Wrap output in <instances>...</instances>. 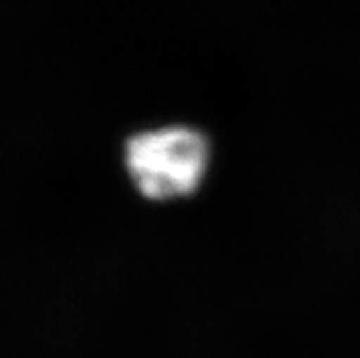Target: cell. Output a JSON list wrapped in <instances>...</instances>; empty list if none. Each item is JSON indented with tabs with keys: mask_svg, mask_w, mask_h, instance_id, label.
Returning <instances> with one entry per match:
<instances>
[{
	"mask_svg": "<svg viewBox=\"0 0 360 358\" xmlns=\"http://www.w3.org/2000/svg\"><path fill=\"white\" fill-rule=\"evenodd\" d=\"M209 143L196 128L170 127L128 137L127 167L139 192L150 200L187 196L205 168Z\"/></svg>",
	"mask_w": 360,
	"mask_h": 358,
	"instance_id": "1",
	"label": "cell"
}]
</instances>
